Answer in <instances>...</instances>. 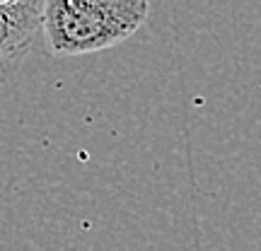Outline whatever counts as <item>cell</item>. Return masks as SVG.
I'll return each instance as SVG.
<instances>
[{
    "label": "cell",
    "mask_w": 261,
    "mask_h": 251,
    "mask_svg": "<svg viewBox=\"0 0 261 251\" xmlns=\"http://www.w3.org/2000/svg\"><path fill=\"white\" fill-rule=\"evenodd\" d=\"M5 3H15V0H0V5H5Z\"/></svg>",
    "instance_id": "cell-3"
},
{
    "label": "cell",
    "mask_w": 261,
    "mask_h": 251,
    "mask_svg": "<svg viewBox=\"0 0 261 251\" xmlns=\"http://www.w3.org/2000/svg\"><path fill=\"white\" fill-rule=\"evenodd\" d=\"M44 0L0 5V85L12 80L41 34Z\"/></svg>",
    "instance_id": "cell-2"
},
{
    "label": "cell",
    "mask_w": 261,
    "mask_h": 251,
    "mask_svg": "<svg viewBox=\"0 0 261 251\" xmlns=\"http://www.w3.org/2000/svg\"><path fill=\"white\" fill-rule=\"evenodd\" d=\"M150 0H44L41 34L56 56L119 46L148 19Z\"/></svg>",
    "instance_id": "cell-1"
}]
</instances>
